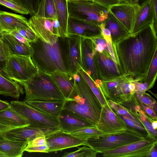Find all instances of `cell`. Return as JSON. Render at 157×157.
Segmentation results:
<instances>
[{"label": "cell", "mask_w": 157, "mask_h": 157, "mask_svg": "<svg viewBox=\"0 0 157 157\" xmlns=\"http://www.w3.org/2000/svg\"><path fill=\"white\" fill-rule=\"evenodd\" d=\"M122 74L144 82L155 51L157 32L153 22L112 44Z\"/></svg>", "instance_id": "6da1fadb"}, {"label": "cell", "mask_w": 157, "mask_h": 157, "mask_svg": "<svg viewBox=\"0 0 157 157\" xmlns=\"http://www.w3.org/2000/svg\"><path fill=\"white\" fill-rule=\"evenodd\" d=\"M73 76L76 94L72 99L66 100L63 109L76 113L95 127L99 120L101 105L79 71Z\"/></svg>", "instance_id": "7a4b0ae2"}, {"label": "cell", "mask_w": 157, "mask_h": 157, "mask_svg": "<svg viewBox=\"0 0 157 157\" xmlns=\"http://www.w3.org/2000/svg\"><path fill=\"white\" fill-rule=\"evenodd\" d=\"M30 45L33 49L31 58L38 70L49 74L56 71L67 72L59 39L52 44L38 38Z\"/></svg>", "instance_id": "3957f363"}, {"label": "cell", "mask_w": 157, "mask_h": 157, "mask_svg": "<svg viewBox=\"0 0 157 157\" xmlns=\"http://www.w3.org/2000/svg\"><path fill=\"white\" fill-rule=\"evenodd\" d=\"M18 83L25 90L26 96L24 101L66 100L50 74L40 71L38 70L37 74L30 79Z\"/></svg>", "instance_id": "277c9868"}, {"label": "cell", "mask_w": 157, "mask_h": 157, "mask_svg": "<svg viewBox=\"0 0 157 157\" xmlns=\"http://www.w3.org/2000/svg\"><path fill=\"white\" fill-rule=\"evenodd\" d=\"M147 138L128 126L123 131L89 138L86 140V146L92 148L98 153H102L107 151Z\"/></svg>", "instance_id": "5b68a950"}, {"label": "cell", "mask_w": 157, "mask_h": 157, "mask_svg": "<svg viewBox=\"0 0 157 157\" xmlns=\"http://www.w3.org/2000/svg\"><path fill=\"white\" fill-rule=\"evenodd\" d=\"M69 17L85 20L98 25L108 17V9L93 0L67 2Z\"/></svg>", "instance_id": "8992f818"}, {"label": "cell", "mask_w": 157, "mask_h": 157, "mask_svg": "<svg viewBox=\"0 0 157 157\" xmlns=\"http://www.w3.org/2000/svg\"><path fill=\"white\" fill-rule=\"evenodd\" d=\"M132 81H133L132 78L122 75L110 80L101 81L98 88L107 100L119 104L133 99L134 93L129 87V84Z\"/></svg>", "instance_id": "52a82bcc"}, {"label": "cell", "mask_w": 157, "mask_h": 157, "mask_svg": "<svg viewBox=\"0 0 157 157\" xmlns=\"http://www.w3.org/2000/svg\"><path fill=\"white\" fill-rule=\"evenodd\" d=\"M82 37L69 35L59 41L65 65L68 72L72 75L77 73L82 67L81 46Z\"/></svg>", "instance_id": "ba28073f"}, {"label": "cell", "mask_w": 157, "mask_h": 157, "mask_svg": "<svg viewBox=\"0 0 157 157\" xmlns=\"http://www.w3.org/2000/svg\"><path fill=\"white\" fill-rule=\"evenodd\" d=\"M6 71L10 79L18 82L32 78L38 70L31 56L12 55L7 59Z\"/></svg>", "instance_id": "9c48e42d"}, {"label": "cell", "mask_w": 157, "mask_h": 157, "mask_svg": "<svg viewBox=\"0 0 157 157\" xmlns=\"http://www.w3.org/2000/svg\"><path fill=\"white\" fill-rule=\"evenodd\" d=\"M10 104L12 108L28 121L30 124L29 126L61 129L58 118L38 110L28 105L24 101H12Z\"/></svg>", "instance_id": "30bf717a"}, {"label": "cell", "mask_w": 157, "mask_h": 157, "mask_svg": "<svg viewBox=\"0 0 157 157\" xmlns=\"http://www.w3.org/2000/svg\"><path fill=\"white\" fill-rule=\"evenodd\" d=\"M157 145V140L148 137L103 153L104 157H148L152 149Z\"/></svg>", "instance_id": "8fae6325"}, {"label": "cell", "mask_w": 157, "mask_h": 157, "mask_svg": "<svg viewBox=\"0 0 157 157\" xmlns=\"http://www.w3.org/2000/svg\"><path fill=\"white\" fill-rule=\"evenodd\" d=\"M61 128L32 127L29 126L13 128L6 132L4 138L19 141H30L37 137L45 136L46 138L61 131Z\"/></svg>", "instance_id": "7c38bea8"}, {"label": "cell", "mask_w": 157, "mask_h": 157, "mask_svg": "<svg viewBox=\"0 0 157 157\" xmlns=\"http://www.w3.org/2000/svg\"><path fill=\"white\" fill-rule=\"evenodd\" d=\"M94 59L99 79L101 81L110 80L122 75L117 63L105 50L101 52L95 50Z\"/></svg>", "instance_id": "4fadbf2b"}, {"label": "cell", "mask_w": 157, "mask_h": 157, "mask_svg": "<svg viewBox=\"0 0 157 157\" xmlns=\"http://www.w3.org/2000/svg\"><path fill=\"white\" fill-rule=\"evenodd\" d=\"M128 126L108 103L102 106L99 120L95 125L99 130L106 134L126 130Z\"/></svg>", "instance_id": "5bb4252c"}, {"label": "cell", "mask_w": 157, "mask_h": 157, "mask_svg": "<svg viewBox=\"0 0 157 157\" xmlns=\"http://www.w3.org/2000/svg\"><path fill=\"white\" fill-rule=\"evenodd\" d=\"M52 20L34 15L29 20V22L30 28L38 38L53 44L58 40L59 36L53 27Z\"/></svg>", "instance_id": "9a60e30c"}, {"label": "cell", "mask_w": 157, "mask_h": 157, "mask_svg": "<svg viewBox=\"0 0 157 157\" xmlns=\"http://www.w3.org/2000/svg\"><path fill=\"white\" fill-rule=\"evenodd\" d=\"M140 6L136 4L121 2L110 6L108 9L130 33Z\"/></svg>", "instance_id": "2e32d148"}, {"label": "cell", "mask_w": 157, "mask_h": 157, "mask_svg": "<svg viewBox=\"0 0 157 157\" xmlns=\"http://www.w3.org/2000/svg\"><path fill=\"white\" fill-rule=\"evenodd\" d=\"M95 48V43L90 37H82L81 46V68L94 82L99 79L94 59Z\"/></svg>", "instance_id": "e0dca14e"}, {"label": "cell", "mask_w": 157, "mask_h": 157, "mask_svg": "<svg viewBox=\"0 0 157 157\" xmlns=\"http://www.w3.org/2000/svg\"><path fill=\"white\" fill-rule=\"evenodd\" d=\"M86 141L62 131L46 138L49 152L62 151L81 145L86 146Z\"/></svg>", "instance_id": "ac0fdd59"}, {"label": "cell", "mask_w": 157, "mask_h": 157, "mask_svg": "<svg viewBox=\"0 0 157 157\" xmlns=\"http://www.w3.org/2000/svg\"><path fill=\"white\" fill-rule=\"evenodd\" d=\"M68 35H77L83 37H91L102 35L99 26L90 22L69 17L67 23Z\"/></svg>", "instance_id": "d6986e66"}, {"label": "cell", "mask_w": 157, "mask_h": 157, "mask_svg": "<svg viewBox=\"0 0 157 157\" xmlns=\"http://www.w3.org/2000/svg\"><path fill=\"white\" fill-rule=\"evenodd\" d=\"M50 75L66 99H72L76 94L73 75L60 71H55Z\"/></svg>", "instance_id": "ffe728a7"}, {"label": "cell", "mask_w": 157, "mask_h": 157, "mask_svg": "<svg viewBox=\"0 0 157 157\" xmlns=\"http://www.w3.org/2000/svg\"><path fill=\"white\" fill-rule=\"evenodd\" d=\"M63 132H67L82 128L95 127L76 113L63 109L58 117Z\"/></svg>", "instance_id": "44dd1931"}, {"label": "cell", "mask_w": 157, "mask_h": 157, "mask_svg": "<svg viewBox=\"0 0 157 157\" xmlns=\"http://www.w3.org/2000/svg\"><path fill=\"white\" fill-rule=\"evenodd\" d=\"M0 25L3 31L8 33L30 28L29 20L23 15L4 11L0 13Z\"/></svg>", "instance_id": "7402d4cb"}, {"label": "cell", "mask_w": 157, "mask_h": 157, "mask_svg": "<svg viewBox=\"0 0 157 157\" xmlns=\"http://www.w3.org/2000/svg\"><path fill=\"white\" fill-rule=\"evenodd\" d=\"M66 100L56 101L30 100L25 102L32 107L45 114L58 118Z\"/></svg>", "instance_id": "603a6c76"}, {"label": "cell", "mask_w": 157, "mask_h": 157, "mask_svg": "<svg viewBox=\"0 0 157 157\" xmlns=\"http://www.w3.org/2000/svg\"><path fill=\"white\" fill-rule=\"evenodd\" d=\"M153 19L151 0H147L140 6L130 33H134L153 22Z\"/></svg>", "instance_id": "cb8c5ba5"}, {"label": "cell", "mask_w": 157, "mask_h": 157, "mask_svg": "<svg viewBox=\"0 0 157 157\" xmlns=\"http://www.w3.org/2000/svg\"><path fill=\"white\" fill-rule=\"evenodd\" d=\"M2 40L8 45L12 55L31 57L33 54V49L30 45L21 42L8 32H2Z\"/></svg>", "instance_id": "d4e9b609"}, {"label": "cell", "mask_w": 157, "mask_h": 157, "mask_svg": "<svg viewBox=\"0 0 157 157\" xmlns=\"http://www.w3.org/2000/svg\"><path fill=\"white\" fill-rule=\"evenodd\" d=\"M0 124L14 128L25 127L30 124L28 120L10 106L0 111Z\"/></svg>", "instance_id": "484cf974"}, {"label": "cell", "mask_w": 157, "mask_h": 157, "mask_svg": "<svg viewBox=\"0 0 157 157\" xmlns=\"http://www.w3.org/2000/svg\"><path fill=\"white\" fill-rule=\"evenodd\" d=\"M28 141H19L0 138V152L7 157H21L25 151Z\"/></svg>", "instance_id": "4316f807"}, {"label": "cell", "mask_w": 157, "mask_h": 157, "mask_svg": "<svg viewBox=\"0 0 157 157\" xmlns=\"http://www.w3.org/2000/svg\"><path fill=\"white\" fill-rule=\"evenodd\" d=\"M103 22L111 33L112 44L115 43L130 34L122 24L109 11L108 17Z\"/></svg>", "instance_id": "83f0119b"}, {"label": "cell", "mask_w": 157, "mask_h": 157, "mask_svg": "<svg viewBox=\"0 0 157 157\" xmlns=\"http://www.w3.org/2000/svg\"><path fill=\"white\" fill-rule=\"evenodd\" d=\"M59 24V37L64 38L68 36L67 23L69 17L67 0H53Z\"/></svg>", "instance_id": "f1b7e54d"}, {"label": "cell", "mask_w": 157, "mask_h": 157, "mask_svg": "<svg viewBox=\"0 0 157 157\" xmlns=\"http://www.w3.org/2000/svg\"><path fill=\"white\" fill-rule=\"evenodd\" d=\"M23 94V88L19 83L0 74V94L18 99Z\"/></svg>", "instance_id": "f546056e"}, {"label": "cell", "mask_w": 157, "mask_h": 157, "mask_svg": "<svg viewBox=\"0 0 157 157\" xmlns=\"http://www.w3.org/2000/svg\"><path fill=\"white\" fill-rule=\"evenodd\" d=\"M34 15L49 19L57 20L53 0H40L37 11Z\"/></svg>", "instance_id": "4dcf8cb0"}, {"label": "cell", "mask_w": 157, "mask_h": 157, "mask_svg": "<svg viewBox=\"0 0 157 157\" xmlns=\"http://www.w3.org/2000/svg\"><path fill=\"white\" fill-rule=\"evenodd\" d=\"M63 132L85 140L91 138L97 137L106 134L100 131L95 127L84 128L69 132Z\"/></svg>", "instance_id": "1f68e13d"}, {"label": "cell", "mask_w": 157, "mask_h": 157, "mask_svg": "<svg viewBox=\"0 0 157 157\" xmlns=\"http://www.w3.org/2000/svg\"><path fill=\"white\" fill-rule=\"evenodd\" d=\"M11 55L8 45L2 40L0 43V74L9 79L10 78L6 72V67L7 59Z\"/></svg>", "instance_id": "d6a6232c"}, {"label": "cell", "mask_w": 157, "mask_h": 157, "mask_svg": "<svg viewBox=\"0 0 157 157\" xmlns=\"http://www.w3.org/2000/svg\"><path fill=\"white\" fill-rule=\"evenodd\" d=\"M79 71L86 82L92 90L96 96L101 106L107 103V100L104 96L100 89L98 88L91 77L81 67Z\"/></svg>", "instance_id": "836d02e7"}, {"label": "cell", "mask_w": 157, "mask_h": 157, "mask_svg": "<svg viewBox=\"0 0 157 157\" xmlns=\"http://www.w3.org/2000/svg\"><path fill=\"white\" fill-rule=\"evenodd\" d=\"M0 5L23 14H29V11L19 0H0Z\"/></svg>", "instance_id": "e575fe53"}, {"label": "cell", "mask_w": 157, "mask_h": 157, "mask_svg": "<svg viewBox=\"0 0 157 157\" xmlns=\"http://www.w3.org/2000/svg\"><path fill=\"white\" fill-rule=\"evenodd\" d=\"M157 75V50L155 51L144 82L148 84V90L153 87Z\"/></svg>", "instance_id": "d590c367"}, {"label": "cell", "mask_w": 157, "mask_h": 157, "mask_svg": "<svg viewBox=\"0 0 157 157\" xmlns=\"http://www.w3.org/2000/svg\"><path fill=\"white\" fill-rule=\"evenodd\" d=\"M75 151L64 153L62 157H95L98 153L90 147H78Z\"/></svg>", "instance_id": "8d00e7d4"}, {"label": "cell", "mask_w": 157, "mask_h": 157, "mask_svg": "<svg viewBox=\"0 0 157 157\" xmlns=\"http://www.w3.org/2000/svg\"><path fill=\"white\" fill-rule=\"evenodd\" d=\"M117 115L125 122L127 125L137 133L145 138L149 137L148 132L143 124L140 123L132 120L125 116Z\"/></svg>", "instance_id": "74e56055"}, {"label": "cell", "mask_w": 157, "mask_h": 157, "mask_svg": "<svg viewBox=\"0 0 157 157\" xmlns=\"http://www.w3.org/2000/svg\"><path fill=\"white\" fill-rule=\"evenodd\" d=\"M134 96L137 99L151 108L156 113V102L150 95L145 92L134 91Z\"/></svg>", "instance_id": "f35d334b"}, {"label": "cell", "mask_w": 157, "mask_h": 157, "mask_svg": "<svg viewBox=\"0 0 157 157\" xmlns=\"http://www.w3.org/2000/svg\"><path fill=\"white\" fill-rule=\"evenodd\" d=\"M90 37L94 41L95 46V50L101 52L104 50L109 52L106 42L103 34Z\"/></svg>", "instance_id": "ab89813d"}, {"label": "cell", "mask_w": 157, "mask_h": 157, "mask_svg": "<svg viewBox=\"0 0 157 157\" xmlns=\"http://www.w3.org/2000/svg\"><path fill=\"white\" fill-rule=\"evenodd\" d=\"M29 10L31 16L34 15L36 12L40 0H19Z\"/></svg>", "instance_id": "60d3db41"}, {"label": "cell", "mask_w": 157, "mask_h": 157, "mask_svg": "<svg viewBox=\"0 0 157 157\" xmlns=\"http://www.w3.org/2000/svg\"><path fill=\"white\" fill-rule=\"evenodd\" d=\"M16 31L30 42L36 41L38 38L36 33L30 28L19 29Z\"/></svg>", "instance_id": "b9f144b4"}, {"label": "cell", "mask_w": 157, "mask_h": 157, "mask_svg": "<svg viewBox=\"0 0 157 157\" xmlns=\"http://www.w3.org/2000/svg\"><path fill=\"white\" fill-rule=\"evenodd\" d=\"M152 120V119L147 116L146 119L141 121V122L147 130L149 137L153 140H156L157 130L156 129H154L152 126L151 124V122L153 121Z\"/></svg>", "instance_id": "7bdbcfd3"}, {"label": "cell", "mask_w": 157, "mask_h": 157, "mask_svg": "<svg viewBox=\"0 0 157 157\" xmlns=\"http://www.w3.org/2000/svg\"><path fill=\"white\" fill-rule=\"evenodd\" d=\"M25 151L29 152L49 153V147L47 143L40 146L26 147Z\"/></svg>", "instance_id": "ee69618b"}, {"label": "cell", "mask_w": 157, "mask_h": 157, "mask_svg": "<svg viewBox=\"0 0 157 157\" xmlns=\"http://www.w3.org/2000/svg\"><path fill=\"white\" fill-rule=\"evenodd\" d=\"M47 143L46 137L45 136L37 137L31 141H29L26 147L40 146Z\"/></svg>", "instance_id": "f6af8a7d"}, {"label": "cell", "mask_w": 157, "mask_h": 157, "mask_svg": "<svg viewBox=\"0 0 157 157\" xmlns=\"http://www.w3.org/2000/svg\"><path fill=\"white\" fill-rule=\"evenodd\" d=\"M136 100L139 105L151 117L153 121H157L156 114L153 109L149 106L143 103L138 99H136Z\"/></svg>", "instance_id": "bcb514c9"}, {"label": "cell", "mask_w": 157, "mask_h": 157, "mask_svg": "<svg viewBox=\"0 0 157 157\" xmlns=\"http://www.w3.org/2000/svg\"><path fill=\"white\" fill-rule=\"evenodd\" d=\"M135 86L134 91L145 92L148 90V85L146 82H141L138 81H133Z\"/></svg>", "instance_id": "7dc6e473"}, {"label": "cell", "mask_w": 157, "mask_h": 157, "mask_svg": "<svg viewBox=\"0 0 157 157\" xmlns=\"http://www.w3.org/2000/svg\"><path fill=\"white\" fill-rule=\"evenodd\" d=\"M153 19V24L155 30L157 31V0H151Z\"/></svg>", "instance_id": "c3c4849f"}, {"label": "cell", "mask_w": 157, "mask_h": 157, "mask_svg": "<svg viewBox=\"0 0 157 157\" xmlns=\"http://www.w3.org/2000/svg\"><path fill=\"white\" fill-rule=\"evenodd\" d=\"M9 33L13 35L21 42L28 45H30V42L22 36L17 31H13Z\"/></svg>", "instance_id": "681fc988"}, {"label": "cell", "mask_w": 157, "mask_h": 157, "mask_svg": "<svg viewBox=\"0 0 157 157\" xmlns=\"http://www.w3.org/2000/svg\"><path fill=\"white\" fill-rule=\"evenodd\" d=\"M14 128H15L0 124V138H3L4 135L6 132Z\"/></svg>", "instance_id": "f907efd6"}, {"label": "cell", "mask_w": 157, "mask_h": 157, "mask_svg": "<svg viewBox=\"0 0 157 157\" xmlns=\"http://www.w3.org/2000/svg\"><path fill=\"white\" fill-rule=\"evenodd\" d=\"M10 107V104L6 101L0 100V111Z\"/></svg>", "instance_id": "816d5d0a"}, {"label": "cell", "mask_w": 157, "mask_h": 157, "mask_svg": "<svg viewBox=\"0 0 157 157\" xmlns=\"http://www.w3.org/2000/svg\"><path fill=\"white\" fill-rule=\"evenodd\" d=\"M147 0H131L130 3L137 5L140 6Z\"/></svg>", "instance_id": "f5cc1de1"}, {"label": "cell", "mask_w": 157, "mask_h": 157, "mask_svg": "<svg viewBox=\"0 0 157 157\" xmlns=\"http://www.w3.org/2000/svg\"><path fill=\"white\" fill-rule=\"evenodd\" d=\"M157 145L155 146L151 150L148 157H157Z\"/></svg>", "instance_id": "db71d44e"}, {"label": "cell", "mask_w": 157, "mask_h": 157, "mask_svg": "<svg viewBox=\"0 0 157 157\" xmlns=\"http://www.w3.org/2000/svg\"><path fill=\"white\" fill-rule=\"evenodd\" d=\"M151 124L153 128L156 129L157 128V121H153L151 122Z\"/></svg>", "instance_id": "11a10c76"}, {"label": "cell", "mask_w": 157, "mask_h": 157, "mask_svg": "<svg viewBox=\"0 0 157 157\" xmlns=\"http://www.w3.org/2000/svg\"><path fill=\"white\" fill-rule=\"evenodd\" d=\"M122 2H126L128 3H130V2L131 0H119Z\"/></svg>", "instance_id": "9f6ffc18"}, {"label": "cell", "mask_w": 157, "mask_h": 157, "mask_svg": "<svg viewBox=\"0 0 157 157\" xmlns=\"http://www.w3.org/2000/svg\"><path fill=\"white\" fill-rule=\"evenodd\" d=\"M2 40V32H0V43Z\"/></svg>", "instance_id": "6f0895ef"}, {"label": "cell", "mask_w": 157, "mask_h": 157, "mask_svg": "<svg viewBox=\"0 0 157 157\" xmlns=\"http://www.w3.org/2000/svg\"><path fill=\"white\" fill-rule=\"evenodd\" d=\"M0 157H7V156L4 153L0 152Z\"/></svg>", "instance_id": "680465c9"}, {"label": "cell", "mask_w": 157, "mask_h": 157, "mask_svg": "<svg viewBox=\"0 0 157 157\" xmlns=\"http://www.w3.org/2000/svg\"><path fill=\"white\" fill-rule=\"evenodd\" d=\"M2 11H1V12H0V13H1V12H2ZM0 32H3V30H2V29L0 25Z\"/></svg>", "instance_id": "91938a15"}, {"label": "cell", "mask_w": 157, "mask_h": 157, "mask_svg": "<svg viewBox=\"0 0 157 157\" xmlns=\"http://www.w3.org/2000/svg\"><path fill=\"white\" fill-rule=\"evenodd\" d=\"M68 2L69 1H78L80 0H67Z\"/></svg>", "instance_id": "94428289"}, {"label": "cell", "mask_w": 157, "mask_h": 157, "mask_svg": "<svg viewBox=\"0 0 157 157\" xmlns=\"http://www.w3.org/2000/svg\"></svg>", "instance_id": "6125c7cd"}]
</instances>
